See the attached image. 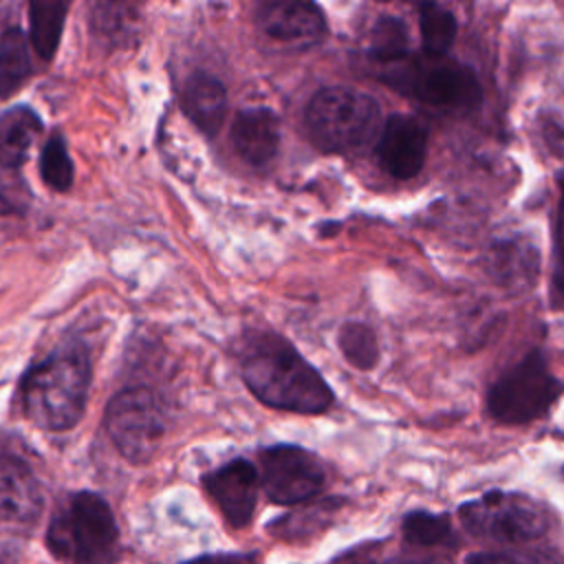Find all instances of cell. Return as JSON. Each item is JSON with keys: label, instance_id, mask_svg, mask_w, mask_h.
I'll use <instances>...</instances> for the list:
<instances>
[{"label": "cell", "instance_id": "6da1fadb", "mask_svg": "<svg viewBox=\"0 0 564 564\" xmlns=\"http://www.w3.org/2000/svg\"><path fill=\"white\" fill-rule=\"evenodd\" d=\"M247 388L267 405L297 414H319L333 405L322 375L280 335H256L240 355Z\"/></svg>", "mask_w": 564, "mask_h": 564}, {"label": "cell", "instance_id": "7a4b0ae2", "mask_svg": "<svg viewBox=\"0 0 564 564\" xmlns=\"http://www.w3.org/2000/svg\"><path fill=\"white\" fill-rule=\"evenodd\" d=\"M90 361L82 346L64 348L35 364L22 379L24 414L40 427L62 432L73 427L86 405Z\"/></svg>", "mask_w": 564, "mask_h": 564}, {"label": "cell", "instance_id": "3957f363", "mask_svg": "<svg viewBox=\"0 0 564 564\" xmlns=\"http://www.w3.org/2000/svg\"><path fill=\"white\" fill-rule=\"evenodd\" d=\"M46 544L66 564H112L119 553V529L108 502L90 491L73 494L55 511Z\"/></svg>", "mask_w": 564, "mask_h": 564}, {"label": "cell", "instance_id": "277c9868", "mask_svg": "<svg viewBox=\"0 0 564 564\" xmlns=\"http://www.w3.org/2000/svg\"><path fill=\"white\" fill-rule=\"evenodd\" d=\"M306 128L324 152H350L366 145L381 128L379 104L355 88L330 86L306 106Z\"/></svg>", "mask_w": 564, "mask_h": 564}, {"label": "cell", "instance_id": "5b68a950", "mask_svg": "<svg viewBox=\"0 0 564 564\" xmlns=\"http://www.w3.org/2000/svg\"><path fill=\"white\" fill-rule=\"evenodd\" d=\"M564 394V383L549 370L540 350L527 352L489 388L487 408L498 423L522 425L540 419Z\"/></svg>", "mask_w": 564, "mask_h": 564}, {"label": "cell", "instance_id": "8992f818", "mask_svg": "<svg viewBox=\"0 0 564 564\" xmlns=\"http://www.w3.org/2000/svg\"><path fill=\"white\" fill-rule=\"evenodd\" d=\"M460 524L467 533L498 544H524L540 538L549 527L546 509L513 491H489L458 509Z\"/></svg>", "mask_w": 564, "mask_h": 564}, {"label": "cell", "instance_id": "52a82bcc", "mask_svg": "<svg viewBox=\"0 0 564 564\" xmlns=\"http://www.w3.org/2000/svg\"><path fill=\"white\" fill-rule=\"evenodd\" d=\"M383 77L394 88L414 99L441 110H471L480 104L482 90L476 73L458 62H430L403 66V62L388 66Z\"/></svg>", "mask_w": 564, "mask_h": 564}, {"label": "cell", "instance_id": "ba28073f", "mask_svg": "<svg viewBox=\"0 0 564 564\" xmlns=\"http://www.w3.org/2000/svg\"><path fill=\"white\" fill-rule=\"evenodd\" d=\"M106 430L126 460L145 463L165 434L163 405L148 388H126L108 403Z\"/></svg>", "mask_w": 564, "mask_h": 564}, {"label": "cell", "instance_id": "9c48e42d", "mask_svg": "<svg viewBox=\"0 0 564 564\" xmlns=\"http://www.w3.org/2000/svg\"><path fill=\"white\" fill-rule=\"evenodd\" d=\"M260 478L273 502L297 505L322 491L326 474L311 452L295 445H273L260 454Z\"/></svg>", "mask_w": 564, "mask_h": 564}, {"label": "cell", "instance_id": "30bf717a", "mask_svg": "<svg viewBox=\"0 0 564 564\" xmlns=\"http://www.w3.org/2000/svg\"><path fill=\"white\" fill-rule=\"evenodd\" d=\"M256 22L264 35L286 46L304 48L319 42L326 20L317 4L302 0H273L258 7Z\"/></svg>", "mask_w": 564, "mask_h": 564}, {"label": "cell", "instance_id": "8fae6325", "mask_svg": "<svg viewBox=\"0 0 564 564\" xmlns=\"http://www.w3.org/2000/svg\"><path fill=\"white\" fill-rule=\"evenodd\" d=\"M377 156L383 172L394 178H412L427 156V130L410 115H392L381 126Z\"/></svg>", "mask_w": 564, "mask_h": 564}, {"label": "cell", "instance_id": "7c38bea8", "mask_svg": "<svg viewBox=\"0 0 564 564\" xmlns=\"http://www.w3.org/2000/svg\"><path fill=\"white\" fill-rule=\"evenodd\" d=\"M203 485L231 527L240 529L249 524L258 502V471L249 460H229L209 471L203 478Z\"/></svg>", "mask_w": 564, "mask_h": 564}, {"label": "cell", "instance_id": "4fadbf2b", "mask_svg": "<svg viewBox=\"0 0 564 564\" xmlns=\"http://www.w3.org/2000/svg\"><path fill=\"white\" fill-rule=\"evenodd\" d=\"M42 509V489L26 463L0 456V522L26 527Z\"/></svg>", "mask_w": 564, "mask_h": 564}, {"label": "cell", "instance_id": "5bb4252c", "mask_svg": "<svg viewBox=\"0 0 564 564\" xmlns=\"http://www.w3.org/2000/svg\"><path fill=\"white\" fill-rule=\"evenodd\" d=\"M236 152L256 167L271 163L280 148V119L269 108H245L231 123Z\"/></svg>", "mask_w": 564, "mask_h": 564}, {"label": "cell", "instance_id": "9a60e30c", "mask_svg": "<svg viewBox=\"0 0 564 564\" xmlns=\"http://www.w3.org/2000/svg\"><path fill=\"white\" fill-rule=\"evenodd\" d=\"M487 271L496 280V284L520 293L535 284L540 271V258L533 245L527 242H498L489 249Z\"/></svg>", "mask_w": 564, "mask_h": 564}, {"label": "cell", "instance_id": "2e32d148", "mask_svg": "<svg viewBox=\"0 0 564 564\" xmlns=\"http://www.w3.org/2000/svg\"><path fill=\"white\" fill-rule=\"evenodd\" d=\"M183 110L205 134H216L227 110V93L220 79L194 73L183 86Z\"/></svg>", "mask_w": 564, "mask_h": 564}, {"label": "cell", "instance_id": "e0dca14e", "mask_svg": "<svg viewBox=\"0 0 564 564\" xmlns=\"http://www.w3.org/2000/svg\"><path fill=\"white\" fill-rule=\"evenodd\" d=\"M40 132L42 119L29 106H15L0 115V165H22Z\"/></svg>", "mask_w": 564, "mask_h": 564}, {"label": "cell", "instance_id": "ac0fdd59", "mask_svg": "<svg viewBox=\"0 0 564 564\" xmlns=\"http://www.w3.org/2000/svg\"><path fill=\"white\" fill-rule=\"evenodd\" d=\"M31 77L29 42L22 29L11 26L0 35V99L13 97Z\"/></svg>", "mask_w": 564, "mask_h": 564}, {"label": "cell", "instance_id": "d6986e66", "mask_svg": "<svg viewBox=\"0 0 564 564\" xmlns=\"http://www.w3.org/2000/svg\"><path fill=\"white\" fill-rule=\"evenodd\" d=\"M68 4L57 0H33L29 4V37L42 59H51L59 46Z\"/></svg>", "mask_w": 564, "mask_h": 564}, {"label": "cell", "instance_id": "ffe728a7", "mask_svg": "<svg viewBox=\"0 0 564 564\" xmlns=\"http://www.w3.org/2000/svg\"><path fill=\"white\" fill-rule=\"evenodd\" d=\"M410 48V35L408 26L401 18L397 15H381L372 29H370V40H368V55L383 64L392 66L399 64L408 57Z\"/></svg>", "mask_w": 564, "mask_h": 564}, {"label": "cell", "instance_id": "44dd1931", "mask_svg": "<svg viewBox=\"0 0 564 564\" xmlns=\"http://www.w3.org/2000/svg\"><path fill=\"white\" fill-rule=\"evenodd\" d=\"M419 29H421L423 48L432 57H441L454 44L458 26L452 11H447L441 4L427 2L419 7Z\"/></svg>", "mask_w": 564, "mask_h": 564}, {"label": "cell", "instance_id": "7402d4cb", "mask_svg": "<svg viewBox=\"0 0 564 564\" xmlns=\"http://www.w3.org/2000/svg\"><path fill=\"white\" fill-rule=\"evenodd\" d=\"M344 359L357 370H372L379 361V341L375 330L364 322H346L337 335Z\"/></svg>", "mask_w": 564, "mask_h": 564}, {"label": "cell", "instance_id": "603a6c76", "mask_svg": "<svg viewBox=\"0 0 564 564\" xmlns=\"http://www.w3.org/2000/svg\"><path fill=\"white\" fill-rule=\"evenodd\" d=\"M40 174L42 181L55 192H66L73 183V161L66 141L59 132H53L42 148Z\"/></svg>", "mask_w": 564, "mask_h": 564}, {"label": "cell", "instance_id": "cb8c5ba5", "mask_svg": "<svg viewBox=\"0 0 564 564\" xmlns=\"http://www.w3.org/2000/svg\"><path fill=\"white\" fill-rule=\"evenodd\" d=\"M403 533L414 544H443L449 540L452 529L447 518L416 511L403 520Z\"/></svg>", "mask_w": 564, "mask_h": 564}, {"label": "cell", "instance_id": "d4e9b609", "mask_svg": "<svg viewBox=\"0 0 564 564\" xmlns=\"http://www.w3.org/2000/svg\"><path fill=\"white\" fill-rule=\"evenodd\" d=\"M467 564H551L538 553H474Z\"/></svg>", "mask_w": 564, "mask_h": 564}, {"label": "cell", "instance_id": "484cf974", "mask_svg": "<svg viewBox=\"0 0 564 564\" xmlns=\"http://www.w3.org/2000/svg\"><path fill=\"white\" fill-rule=\"evenodd\" d=\"M551 306L553 308H564V245L555 242L553 251V271H551Z\"/></svg>", "mask_w": 564, "mask_h": 564}, {"label": "cell", "instance_id": "4316f807", "mask_svg": "<svg viewBox=\"0 0 564 564\" xmlns=\"http://www.w3.org/2000/svg\"><path fill=\"white\" fill-rule=\"evenodd\" d=\"M256 553L249 555H218V557H200L189 564H256Z\"/></svg>", "mask_w": 564, "mask_h": 564}, {"label": "cell", "instance_id": "83f0119b", "mask_svg": "<svg viewBox=\"0 0 564 564\" xmlns=\"http://www.w3.org/2000/svg\"><path fill=\"white\" fill-rule=\"evenodd\" d=\"M560 185V207H557V240L560 245H564V176L557 178Z\"/></svg>", "mask_w": 564, "mask_h": 564}, {"label": "cell", "instance_id": "f1b7e54d", "mask_svg": "<svg viewBox=\"0 0 564 564\" xmlns=\"http://www.w3.org/2000/svg\"><path fill=\"white\" fill-rule=\"evenodd\" d=\"M11 212H13V205L4 196H0V216H7Z\"/></svg>", "mask_w": 564, "mask_h": 564}]
</instances>
